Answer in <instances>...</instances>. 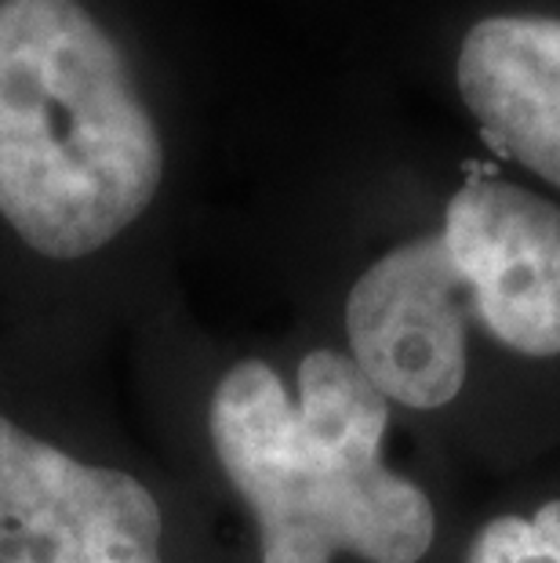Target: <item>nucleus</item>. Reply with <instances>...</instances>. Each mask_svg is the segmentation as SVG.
Instances as JSON below:
<instances>
[{
    "label": "nucleus",
    "instance_id": "f257e3e1",
    "mask_svg": "<svg viewBox=\"0 0 560 563\" xmlns=\"http://www.w3.org/2000/svg\"><path fill=\"white\" fill-rule=\"evenodd\" d=\"M386 397L353 356L314 350L299 393L262 361L219 378L208 433L226 481L255 512L262 563H419L437 517L419 484L383 462Z\"/></svg>",
    "mask_w": 560,
    "mask_h": 563
},
{
    "label": "nucleus",
    "instance_id": "f03ea898",
    "mask_svg": "<svg viewBox=\"0 0 560 563\" xmlns=\"http://www.w3.org/2000/svg\"><path fill=\"white\" fill-rule=\"evenodd\" d=\"M161 178V131L88 8L0 0V219L19 241L88 258L146 214Z\"/></svg>",
    "mask_w": 560,
    "mask_h": 563
},
{
    "label": "nucleus",
    "instance_id": "7ed1b4c3",
    "mask_svg": "<svg viewBox=\"0 0 560 563\" xmlns=\"http://www.w3.org/2000/svg\"><path fill=\"white\" fill-rule=\"evenodd\" d=\"M153 490L0 415V563H164Z\"/></svg>",
    "mask_w": 560,
    "mask_h": 563
},
{
    "label": "nucleus",
    "instance_id": "20e7f679",
    "mask_svg": "<svg viewBox=\"0 0 560 563\" xmlns=\"http://www.w3.org/2000/svg\"><path fill=\"white\" fill-rule=\"evenodd\" d=\"M440 233L397 244L345 298L353 361L386 400L437 411L466 386V309Z\"/></svg>",
    "mask_w": 560,
    "mask_h": 563
},
{
    "label": "nucleus",
    "instance_id": "39448f33",
    "mask_svg": "<svg viewBox=\"0 0 560 563\" xmlns=\"http://www.w3.org/2000/svg\"><path fill=\"white\" fill-rule=\"evenodd\" d=\"M484 328L514 353L560 356V208L506 178L455 189L440 230Z\"/></svg>",
    "mask_w": 560,
    "mask_h": 563
},
{
    "label": "nucleus",
    "instance_id": "423d86ee",
    "mask_svg": "<svg viewBox=\"0 0 560 563\" xmlns=\"http://www.w3.org/2000/svg\"><path fill=\"white\" fill-rule=\"evenodd\" d=\"M455 84L484 139L560 189V19H476L459 44Z\"/></svg>",
    "mask_w": 560,
    "mask_h": 563
},
{
    "label": "nucleus",
    "instance_id": "0eeeda50",
    "mask_svg": "<svg viewBox=\"0 0 560 563\" xmlns=\"http://www.w3.org/2000/svg\"><path fill=\"white\" fill-rule=\"evenodd\" d=\"M466 563H560V498L531 520L498 517L473 538Z\"/></svg>",
    "mask_w": 560,
    "mask_h": 563
}]
</instances>
